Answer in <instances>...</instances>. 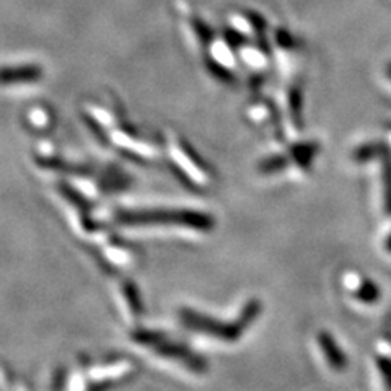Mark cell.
<instances>
[{"instance_id":"cell-1","label":"cell","mask_w":391,"mask_h":391,"mask_svg":"<svg viewBox=\"0 0 391 391\" xmlns=\"http://www.w3.org/2000/svg\"><path fill=\"white\" fill-rule=\"evenodd\" d=\"M41 75L38 67H15L0 70V82L2 84H13V82H31Z\"/></svg>"},{"instance_id":"cell-2","label":"cell","mask_w":391,"mask_h":391,"mask_svg":"<svg viewBox=\"0 0 391 391\" xmlns=\"http://www.w3.org/2000/svg\"><path fill=\"white\" fill-rule=\"evenodd\" d=\"M319 343H321L323 349H324V354L328 356L329 362L333 363V367L334 368H343L346 360H344V357L341 356V351L338 352V349H336V346L331 341V338H329V336L321 334V339H319Z\"/></svg>"}]
</instances>
